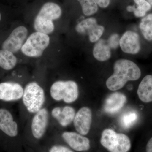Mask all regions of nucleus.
Returning a JSON list of instances; mask_svg holds the SVG:
<instances>
[{"instance_id":"obj_15","label":"nucleus","mask_w":152,"mask_h":152,"mask_svg":"<svg viewBox=\"0 0 152 152\" xmlns=\"http://www.w3.org/2000/svg\"><path fill=\"white\" fill-rule=\"evenodd\" d=\"M127 99L122 93L115 92L106 99L104 110L107 113L113 115L118 113L125 105Z\"/></svg>"},{"instance_id":"obj_2","label":"nucleus","mask_w":152,"mask_h":152,"mask_svg":"<svg viewBox=\"0 0 152 152\" xmlns=\"http://www.w3.org/2000/svg\"><path fill=\"white\" fill-rule=\"evenodd\" d=\"M62 10L59 5L52 1L44 3L34 20V27L36 31L48 35L55 29L53 21L60 18Z\"/></svg>"},{"instance_id":"obj_9","label":"nucleus","mask_w":152,"mask_h":152,"mask_svg":"<svg viewBox=\"0 0 152 152\" xmlns=\"http://www.w3.org/2000/svg\"><path fill=\"white\" fill-rule=\"evenodd\" d=\"M24 88L18 83L7 82L0 83V100L14 102L21 100Z\"/></svg>"},{"instance_id":"obj_8","label":"nucleus","mask_w":152,"mask_h":152,"mask_svg":"<svg viewBox=\"0 0 152 152\" xmlns=\"http://www.w3.org/2000/svg\"><path fill=\"white\" fill-rule=\"evenodd\" d=\"M28 34V29L24 26H20L16 28L3 43L2 48L13 53H17L21 49L27 37Z\"/></svg>"},{"instance_id":"obj_19","label":"nucleus","mask_w":152,"mask_h":152,"mask_svg":"<svg viewBox=\"0 0 152 152\" xmlns=\"http://www.w3.org/2000/svg\"><path fill=\"white\" fill-rule=\"evenodd\" d=\"M97 25L96 20L90 18L83 20L76 26V30L78 33L88 35Z\"/></svg>"},{"instance_id":"obj_13","label":"nucleus","mask_w":152,"mask_h":152,"mask_svg":"<svg viewBox=\"0 0 152 152\" xmlns=\"http://www.w3.org/2000/svg\"><path fill=\"white\" fill-rule=\"evenodd\" d=\"M0 130L12 137H16L18 134V124L7 109H0Z\"/></svg>"},{"instance_id":"obj_7","label":"nucleus","mask_w":152,"mask_h":152,"mask_svg":"<svg viewBox=\"0 0 152 152\" xmlns=\"http://www.w3.org/2000/svg\"><path fill=\"white\" fill-rule=\"evenodd\" d=\"M50 116V112L45 107L33 115L30 121V129L34 138L40 140L45 135L48 126Z\"/></svg>"},{"instance_id":"obj_5","label":"nucleus","mask_w":152,"mask_h":152,"mask_svg":"<svg viewBox=\"0 0 152 152\" xmlns=\"http://www.w3.org/2000/svg\"><path fill=\"white\" fill-rule=\"evenodd\" d=\"M100 142L110 152H128L131 148V141L127 136L111 129H106L102 132Z\"/></svg>"},{"instance_id":"obj_22","label":"nucleus","mask_w":152,"mask_h":152,"mask_svg":"<svg viewBox=\"0 0 152 152\" xmlns=\"http://www.w3.org/2000/svg\"><path fill=\"white\" fill-rule=\"evenodd\" d=\"M82 7L83 13L85 15L91 16L97 12V4L95 0H77Z\"/></svg>"},{"instance_id":"obj_24","label":"nucleus","mask_w":152,"mask_h":152,"mask_svg":"<svg viewBox=\"0 0 152 152\" xmlns=\"http://www.w3.org/2000/svg\"><path fill=\"white\" fill-rule=\"evenodd\" d=\"M104 27L100 25H97L94 29L88 35L89 37L90 42H95L99 40L102 35L104 31Z\"/></svg>"},{"instance_id":"obj_21","label":"nucleus","mask_w":152,"mask_h":152,"mask_svg":"<svg viewBox=\"0 0 152 152\" xmlns=\"http://www.w3.org/2000/svg\"><path fill=\"white\" fill-rule=\"evenodd\" d=\"M140 28L145 39L152 40V14H149L142 19Z\"/></svg>"},{"instance_id":"obj_31","label":"nucleus","mask_w":152,"mask_h":152,"mask_svg":"<svg viewBox=\"0 0 152 152\" xmlns=\"http://www.w3.org/2000/svg\"><path fill=\"white\" fill-rule=\"evenodd\" d=\"M1 13H0V21H1Z\"/></svg>"},{"instance_id":"obj_23","label":"nucleus","mask_w":152,"mask_h":152,"mask_svg":"<svg viewBox=\"0 0 152 152\" xmlns=\"http://www.w3.org/2000/svg\"><path fill=\"white\" fill-rule=\"evenodd\" d=\"M137 7L134 11V14L137 17H142L145 15L148 11L151 9V4L145 0H134Z\"/></svg>"},{"instance_id":"obj_25","label":"nucleus","mask_w":152,"mask_h":152,"mask_svg":"<svg viewBox=\"0 0 152 152\" xmlns=\"http://www.w3.org/2000/svg\"><path fill=\"white\" fill-rule=\"evenodd\" d=\"M120 40L119 36L118 34H113L109 38L108 45L110 48L116 49L120 45Z\"/></svg>"},{"instance_id":"obj_18","label":"nucleus","mask_w":152,"mask_h":152,"mask_svg":"<svg viewBox=\"0 0 152 152\" xmlns=\"http://www.w3.org/2000/svg\"><path fill=\"white\" fill-rule=\"evenodd\" d=\"M17 64V58L12 53L3 49L0 50V67L5 70H10Z\"/></svg>"},{"instance_id":"obj_30","label":"nucleus","mask_w":152,"mask_h":152,"mask_svg":"<svg viewBox=\"0 0 152 152\" xmlns=\"http://www.w3.org/2000/svg\"><path fill=\"white\" fill-rule=\"evenodd\" d=\"M148 2L150 4L152 5V0H148Z\"/></svg>"},{"instance_id":"obj_14","label":"nucleus","mask_w":152,"mask_h":152,"mask_svg":"<svg viewBox=\"0 0 152 152\" xmlns=\"http://www.w3.org/2000/svg\"><path fill=\"white\" fill-rule=\"evenodd\" d=\"M120 46L125 53L131 54L137 53L140 50L138 34L131 31L126 32L120 39Z\"/></svg>"},{"instance_id":"obj_4","label":"nucleus","mask_w":152,"mask_h":152,"mask_svg":"<svg viewBox=\"0 0 152 152\" xmlns=\"http://www.w3.org/2000/svg\"><path fill=\"white\" fill-rule=\"evenodd\" d=\"M50 94L51 98L56 102L71 104L78 98V86L73 81H57L51 86Z\"/></svg>"},{"instance_id":"obj_6","label":"nucleus","mask_w":152,"mask_h":152,"mask_svg":"<svg viewBox=\"0 0 152 152\" xmlns=\"http://www.w3.org/2000/svg\"><path fill=\"white\" fill-rule=\"evenodd\" d=\"M50 42L48 35L36 31L28 38L21 50L27 56L38 58L42 56L44 50L48 46Z\"/></svg>"},{"instance_id":"obj_3","label":"nucleus","mask_w":152,"mask_h":152,"mask_svg":"<svg viewBox=\"0 0 152 152\" xmlns=\"http://www.w3.org/2000/svg\"><path fill=\"white\" fill-rule=\"evenodd\" d=\"M21 100L25 110L31 115H34L44 107L45 93L37 83L30 82L24 88Z\"/></svg>"},{"instance_id":"obj_16","label":"nucleus","mask_w":152,"mask_h":152,"mask_svg":"<svg viewBox=\"0 0 152 152\" xmlns=\"http://www.w3.org/2000/svg\"><path fill=\"white\" fill-rule=\"evenodd\" d=\"M137 94L139 99L143 102H152V75L144 77L139 85Z\"/></svg>"},{"instance_id":"obj_1","label":"nucleus","mask_w":152,"mask_h":152,"mask_svg":"<svg viewBox=\"0 0 152 152\" xmlns=\"http://www.w3.org/2000/svg\"><path fill=\"white\" fill-rule=\"evenodd\" d=\"M141 75L140 68L132 61L118 60L114 64V73L107 80L106 86L111 91H118L123 88L129 81L138 80Z\"/></svg>"},{"instance_id":"obj_17","label":"nucleus","mask_w":152,"mask_h":152,"mask_svg":"<svg viewBox=\"0 0 152 152\" xmlns=\"http://www.w3.org/2000/svg\"><path fill=\"white\" fill-rule=\"evenodd\" d=\"M93 55L100 61H107L111 57L110 48L104 40H100L94 46Z\"/></svg>"},{"instance_id":"obj_28","label":"nucleus","mask_w":152,"mask_h":152,"mask_svg":"<svg viewBox=\"0 0 152 152\" xmlns=\"http://www.w3.org/2000/svg\"><path fill=\"white\" fill-rule=\"evenodd\" d=\"M146 152H152V137L149 140L147 143Z\"/></svg>"},{"instance_id":"obj_26","label":"nucleus","mask_w":152,"mask_h":152,"mask_svg":"<svg viewBox=\"0 0 152 152\" xmlns=\"http://www.w3.org/2000/svg\"><path fill=\"white\" fill-rule=\"evenodd\" d=\"M49 152H74L72 150L64 146L55 145L51 147Z\"/></svg>"},{"instance_id":"obj_10","label":"nucleus","mask_w":152,"mask_h":152,"mask_svg":"<svg viewBox=\"0 0 152 152\" xmlns=\"http://www.w3.org/2000/svg\"><path fill=\"white\" fill-rule=\"evenodd\" d=\"M92 120L91 110L88 107L81 108L76 113L73 121L76 131L82 135L88 134L91 129Z\"/></svg>"},{"instance_id":"obj_29","label":"nucleus","mask_w":152,"mask_h":152,"mask_svg":"<svg viewBox=\"0 0 152 152\" xmlns=\"http://www.w3.org/2000/svg\"><path fill=\"white\" fill-rule=\"evenodd\" d=\"M135 9V7L134 6H129L127 8V10L129 12H133Z\"/></svg>"},{"instance_id":"obj_27","label":"nucleus","mask_w":152,"mask_h":152,"mask_svg":"<svg viewBox=\"0 0 152 152\" xmlns=\"http://www.w3.org/2000/svg\"><path fill=\"white\" fill-rule=\"evenodd\" d=\"M97 4L102 8H105L108 7L110 4V0H95Z\"/></svg>"},{"instance_id":"obj_11","label":"nucleus","mask_w":152,"mask_h":152,"mask_svg":"<svg viewBox=\"0 0 152 152\" xmlns=\"http://www.w3.org/2000/svg\"><path fill=\"white\" fill-rule=\"evenodd\" d=\"M75 109L70 106H56L50 112V115L63 127L73 122L76 114Z\"/></svg>"},{"instance_id":"obj_20","label":"nucleus","mask_w":152,"mask_h":152,"mask_svg":"<svg viewBox=\"0 0 152 152\" xmlns=\"http://www.w3.org/2000/svg\"><path fill=\"white\" fill-rule=\"evenodd\" d=\"M138 119V115L135 111H128L121 115L119 119L120 124L125 129H128L134 124Z\"/></svg>"},{"instance_id":"obj_12","label":"nucleus","mask_w":152,"mask_h":152,"mask_svg":"<svg viewBox=\"0 0 152 152\" xmlns=\"http://www.w3.org/2000/svg\"><path fill=\"white\" fill-rule=\"evenodd\" d=\"M62 137L64 141L76 151H86L90 149V142L88 138L78 132H64Z\"/></svg>"}]
</instances>
